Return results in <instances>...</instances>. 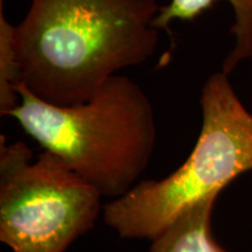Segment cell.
<instances>
[{
  "label": "cell",
  "instance_id": "obj_3",
  "mask_svg": "<svg viewBox=\"0 0 252 252\" xmlns=\"http://www.w3.org/2000/svg\"><path fill=\"white\" fill-rule=\"evenodd\" d=\"M200 105L202 126L187 160L166 178L138 182L104 206V222L122 238L152 241L194 204L219 196L252 171V113L228 74L220 70L207 78Z\"/></svg>",
  "mask_w": 252,
  "mask_h": 252
},
{
  "label": "cell",
  "instance_id": "obj_5",
  "mask_svg": "<svg viewBox=\"0 0 252 252\" xmlns=\"http://www.w3.org/2000/svg\"><path fill=\"white\" fill-rule=\"evenodd\" d=\"M217 0H171L160 7L154 26L158 30H168L174 21H193L206 12ZM234 9L235 23L231 34L235 45L226 55L222 71L230 75L242 62L252 59V0H225Z\"/></svg>",
  "mask_w": 252,
  "mask_h": 252
},
{
  "label": "cell",
  "instance_id": "obj_4",
  "mask_svg": "<svg viewBox=\"0 0 252 252\" xmlns=\"http://www.w3.org/2000/svg\"><path fill=\"white\" fill-rule=\"evenodd\" d=\"M32 158L1 135L0 241L11 252H65L94 225L103 196L55 154Z\"/></svg>",
  "mask_w": 252,
  "mask_h": 252
},
{
  "label": "cell",
  "instance_id": "obj_7",
  "mask_svg": "<svg viewBox=\"0 0 252 252\" xmlns=\"http://www.w3.org/2000/svg\"><path fill=\"white\" fill-rule=\"evenodd\" d=\"M20 83V67L14 46V26L0 7V115L9 116L20 103L17 86Z\"/></svg>",
  "mask_w": 252,
  "mask_h": 252
},
{
  "label": "cell",
  "instance_id": "obj_6",
  "mask_svg": "<svg viewBox=\"0 0 252 252\" xmlns=\"http://www.w3.org/2000/svg\"><path fill=\"white\" fill-rule=\"evenodd\" d=\"M217 197H208L186 210L152 239L149 252H229L217 243L212 232Z\"/></svg>",
  "mask_w": 252,
  "mask_h": 252
},
{
  "label": "cell",
  "instance_id": "obj_1",
  "mask_svg": "<svg viewBox=\"0 0 252 252\" xmlns=\"http://www.w3.org/2000/svg\"><path fill=\"white\" fill-rule=\"evenodd\" d=\"M157 0H32L14 26L20 83L43 102L74 106L156 53Z\"/></svg>",
  "mask_w": 252,
  "mask_h": 252
},
{
  "label": "cell",
  "instance_id": "obj_2",
  "mask_svg": "<svg viewBox=\"0 0 252 252\" xmlns=\"http://www.w3.org/2000/svg\"><path fill=\"white\" fill-rule=\"evenodd\" d=\"M17 91L20 103L8 117L103 197L115 200L137 185L157 140L152 104L137 82L115 75L74 106L43 102L21 83Z\"/></svg>",
  "mask_w": 252,
  "mask_h": 252
}]
</instances>
